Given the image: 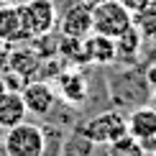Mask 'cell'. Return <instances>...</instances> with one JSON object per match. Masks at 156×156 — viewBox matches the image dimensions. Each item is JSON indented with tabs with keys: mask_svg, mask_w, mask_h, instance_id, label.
<instances>
[{
	"mask_svg": "<svg viewBox=\"0 0 156 156\" xmlns=\"http://www.w3.org/2000/svg\"><path fill=\"white\" fill-rule=\"evenodd\" d=\"M118 3H123V5H126V8L136 16V13H141L144 8H148V5H151V0H118Z\"/></svg>",
	"mask_w": 156,
	"mask_h": 156,
	"instance_id": "18",
	"label": "cell"
},
{
	"mask_svg": "<svg viewBox=\"0 0 156 156\" xmlns=\"http://www.w3.org/2000/svg\"><path fill=\"white\" fill-rule=\"evenodd\" d=\"M62 36H74V38H84L92 34V5L87 3H74L64 10L62 21H59Z\"/></svg>",
	"mask_w": 156,
	"mask_h": 156,
	"instance_id": "6",
	"label": "cell"
},
{
	"mask_svg": "<svg viewBox=\"0 0 156 156\" xmlns=\"http://www.w3.org/2000/svg\"><path fill=\"white\" fill-rule=\"evenodd\" d=\"M5 90H8V87H5V82H3V77H0V95H3Z\"/></svg>",
	"mask_w": 156,
	"mask_h": 156,
	"instance_id": "21",
	"label": "cell"
},
{
	"mask_svg": "<svg viewBox=\"0 0 156 156\" xmlns=\"http://www.w3.org/2000/svg\"><path fill=\"white\" fill-rule=\"evenodd\" d=\"M82 44H84V62L87 64H113V62H118L115 38L92 31L90 36H84Z\"/></svg>",
	"mask_w": 156,
	"mask_h": 156,
	"instance_id": "8",
	"label": "cell"
},
{
	"mask_svg": "<svg viewBox=\"0 0 156 156\" xmlns=\"http://www.w3.org/2000/svg\"><path fill=\"white\" fill-rule=\"evenodd\" d=\"M0 41H3V44L26 41L18 5H5V3L0 5Z\"/></svg>",
	"mask_w": 156,
	"mask_h": 156,
	"instance_id": "11",
	"label": "cell"
},
{
	"mask_svg": "<svg viewBox=\"0 0 156 156\" xmlns=\"http://www.w3.org/2000/svg\"><path fill=\"white\" fill-rule=\"evenodd\" d=\"M41 67V56L34 49H18V51H8V69L21 77H31L38 72Z\"/></svg>",
	"mask_w": 156,
	"mask_h": 156,
	"instance_id": "12",
	"label": "cell"
},
{
	"mask_svg": "<svg viewBox=\"0 0 156 156\" xmlns=\"http://www.w3.org/2000/svg\"><path fill=\"white\" fill-rule=\"evenodd\" d=\"M128 136L144 144L146 151L156 148V108H138L126 118Z\"/></svg>",
	"mask_w": 156,
	"mask_h": 156,
	"instance_id": "5",
	"label": "cell"
},
{
	"mask_svg": "<svg viewBox=\"0 0 156 156\" xmlns=\"http://www.w3.org/2000/svg\"><path fill=\"white\" fill-rule=\"evenodd\" d=\"M154 108H156V90H154Z\"/></svg>",
	"mask_w": 156,
	"mask_h": 156,
	"instance_id": "23",
	"label": "cell"
},
{
	"mask_svg": "<svg viewBox=\"0 0 156 156\" xmlns=\"http://www.w3.org/2000/svg\"><path fill=\"white\" fill-rule=\"evenodd\" d=\"M141 44H144V36H141V31L136 28V23H133L131 28H126L118 38H115V46H118V59H126V62L136 59Z\"/></svg>",
	"mask_w": 156,
	"mask_h": 156,
	"instance_id": "13",
	"label": "cell"
},
{
	"mask_svg": "<svg viewBox=\"0 0 156 156\" xmlns=\"http://www.w3.org/2000/svg\"><path fill=\"white\" fill-rule=\"evenodd\" d=\"M82 3H87V5H95V3H102V0H82Z\"/></svg>",
	"mask_w": 156,
	"mask_h": 156,
	"instance_id": "22",
	"label": "cell"
},
{
	"mask_svg": "<svg viewBox=\"0 0 156 156\" xmlns=\"http://www.w3.org/2000/svg\"><path fill=\"white\" fill-rule=\"evenodd\" d=\"M0 3H5V5H21L23 0H0Z\"/></svg>",
	"mask_w": 156,
	"mask_h": 156,
	"instance_id": "20",
	"label": "cell"
},
{
	"mask_svg": "<svg viewBox=\"0 0 156 156\" xmlns=\"http://www.w3.org/2000/svg\"><path fill=\"white\" fill-rule=\"evenodd\" d=\"M3 148H5V156H44L46 138H44V131L38 126L23 120L5 131Z\"/></svg>",
	"mask_w": 156,
	"mask_h": 156,
	"instance_id": "2",
	"label": "cell"
},
{
	"mask_svg": "<svg viewBox=\"0 0 156 156\" xmlns=\"http://www.w3.org/2000/svg\"><path fill=\"white\" fill-rule=\"evenodd\" d=\"M56 92L64 97V102H69V105H82L84 100H87V80L72 69V72H62L56 74Z\"/></svg>",
	"mask_w": 156,
	"mask_h": 156,
	"instance_id": "9",
	"label": "cell"
},
{
	"mask_svg": "<svg viewBox=\"0 0 156 156\" xmlns=\"http://www.w3.org/2000/svg\"><path fill=\"white\" fill-rule=\"evenodd\" d=\"M84 38H74V36H62V41L56 44V51L64 62L72 64H87L84 62Z\"/></svg>",
	"mask_w": 156,
	"mask_h": 156,
	"instance_id": "14",
	"label": "cell"
},
{
	"mask_svg": "<svg viewBox=\"0 0 156 156\" xmlns=\"http://www.w3.org/2000/svg\"><path fill=\"white\" fill-rule=\"evenodd\" d=\"M3 82H5V87H8V90H13V92H21L23 84H26V82H23V77H21V74H16V72H10V69L3 74Z\"/></svg>",
	"mask_w": 156,
	"mask_h": 156,
	"instance_id": "17",
	"label": "cell"
},
{
	"mask_svg": "<svg viewBox=\"0 0 156 156\" xmlns=\"http://www.w3.org/2000/svg\"><path fill=\"white\" fill-rule=\"evenodd\" d=\"M133 23H136V28L141 31V36H154L156 34V8L154 5H148V8H144L141 13H136L133 16Z\"/></svg>",
	"mask_w": 156,
	"mask_h": 156,
	"instance_id": "16",
	"label": "cell"
},
{
	"mask_svg": "<svg viewBox=\"0 0 156 156\" xmlns=\"http://www.w3.org/2000/svg\"><path fill=\"white\" fill-rule=\"evenodd\" d=\"M18 13H21V26H23L26 38L49 36L59 23L56 5L51 0H23L18 5Z\"/></svg>",
	"mask_w": 156,
	"mask_h": 156,
	"instance_id": "1",
	"label": "cell"
},
{
	"mask_svg": "<svg viewBox=\"0 0 156 156\" xmlns=\"http://www.w3.org/2000/svg\"><path fill=\"white\" fill-rule=\"evenodd\" d=\"M133 26V13L118 0H102L92 5V31L110 38H118Z\"/></svg>",
	"mask_w": 156,
	"mask_h": 156,
	"instance_id": "3",
	"label": "cell"
},
{
	"mask_svg": "<svg viewBox=\"0 0 156 156\" xmlns=\"http://www.w3.org/2000/svg\"><path fill=\"white\" fill-rule=\"evenodd\" d=\"M21 97L26 102V110L34 115H46L51 108H54V100H56V92L49 82L44 80H36V82H26L23 90H21Z\"/></svg>",
	"mask_w": 156,
	"mask_h": 156,
	"instance_id": "7",
	"label": "cell"
},
{
	"mask_svg": "<svg viewBox=\"0 0 156 156\" xmlns=\"http://www.w3.org/2000/svg\"><path fill=\"white\" fill-rule=\"evenodd\" d=\"M26 113H28V110H26V102H23L21 92L5 90V92L0 95V128H3V131L23 123Z\"/></svg>",
	"mask_w": 156,
	"mask_h": 156,
	"instance_id": "10",
	"label": "cell"
},
{
	"mask_svg": "<svg viewBox=\"0 0 156 156\" xmlns=\"http://www.w3.org/2000/svg\"><path fill=\"white\" fill-rule=\"evenodd\" d=\"M108 156H146V148L141 141H136L133 136H120L118 141L108 144Z\"/></svg>",
	"mask_w": 156,
	"mask_h": 156,
	"instance_id": "15",
	"label": "cell"
},
{
	"mask_svg": "<svg viewBox=\"0 0 156 156\" xmlns=\"http://www.w3.org/2000/svg\"><path fill=\"white\" fill-rule=\"evenodd\" d=\"M154 156H156V148H154Z\"/></svg>",
	"mask_w": 156,
	"mask_h": 156,
	"instance_id": "24",
	"label": "cell"
},
{
	"mask_svg": "<svg viewBox=\"0 0 156 156\" xmlns=\"http://www.w3.org/2000/svg\"><path fill=\"white\" fill-rule=\"evenodd\" d=\"M126 133H128L126 118H123L120 113H115V110H105V113L95 115V118H90L80 128V136L84 141H90V144H102V146L118 141L120 136H126Z\"/></svg>",
	"mask_w": 156,
	"mask_h": 156,
	"instance_id": "4",
	"label": "cell"
},
{
	"mask_svg": "<svg viewBox=\"0 0 156 156\" xmlns=\"http://www.w3.org/2000/svg\"><path fill=\"white\" fill-rule=\"evenodd\" d=\"M146 80H148V84H151V87L156 90V62H154L151 67L146 69Z\"/></svg>",
	"mask_w": 156,
	"mask_h": 156,
	"instance_id": "19",
	"label": "cell"
}]
</instances>
